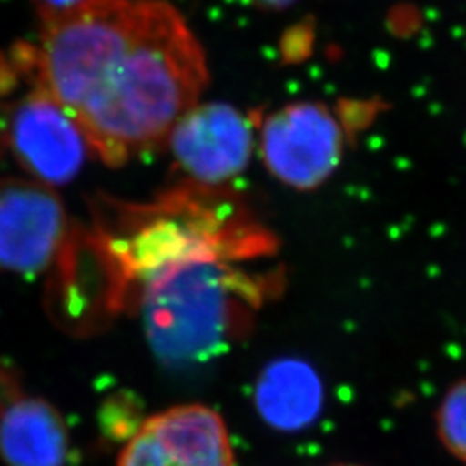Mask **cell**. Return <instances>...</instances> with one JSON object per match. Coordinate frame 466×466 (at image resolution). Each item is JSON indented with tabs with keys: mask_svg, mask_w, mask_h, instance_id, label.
<instances>
[{
	"mask_svg": "<svg viewBox=\"0 0 466 466\" xmlns=\"http://www.w3.org/2000/svg\"><path fill=\"white\" fill-rule=\"evenodd\" d=\"M36 82L82 128L90 149L117 167L165 140L198 106L204 52L182 16L159 0H82L44 9Z\"/></svg>",
	"mask_w": 466,
	"mask_h": 466,
	"instance_id": "cell-1",
	"label": "cell"
},
{
	"mask_svg": "<svg viewBox=\"0 0 466 466\" xmlns=\"http://www.w3.org/2000/svg\"><path fill=\"white\" fill-rule=\"evenodd\" d=\"M73 230L49 185L0 180V271L38 275L63 258Z\"/></svg>",
	"mask_w": 466,
	"mask_h": 466,
	"instance_id": "cell-2",
	"label": "cell"
},
{
	"mask_svg": "<svg viewBox=\"0 0 466 466\" xmlns=\"http://www.w3.org/2000/svg\"><path fill=\"white\" fill-rule=\"evenodd\" d=\"M261 149L269 171L294 188L309 190L327 180L344 150V134L319 104H294L263 125Z\"/></svg>",
	"mask_w": 466,
	"mask_h": 466,
	"instance_id": "cell-3",
	"label": "cell"
},
{
	"mask_svg": "<svg viewBox=\"0 0 466 466\" xmlns=\"http://www.w3.org/2000/svg\"><path fill=\"white\" fill-rule=\"evenodd\" d=\"M5 138L23 167L49 187L71 182L90 149L76 121L36 84L11 111Z\"/></svg>",
	"mask_w": 466,
	"mask_h": 466,
	"instance_id": "cell-4",
	"label": "cell"
},
{
	"mask_svg": "<svg viewBox=\"0 0 466 466\" xmlns=\"http://www.w3.org/2000/svg\"><path fill=\"white\" fill-rule=\"evenodd\" d=\"M117 466H233L230 437L211 408L177 406L138 425Z\"/></svg>",
	"mask_w": 466,
	"mask_h": 466,
	"instance_id": "cell-5",
	"label": "cell"
},
{
	"mask_svg": "<svg viewBox=\"0 0 466 466\" xmlns=\"http://www.w3.org/2000/svg\"><path fill=\"white\" fill-rule=\"evenodd\" d=\"M171 152L194 185L217 188L240 175L252 152V125L225 104L194 106L167 135Z\"/></svg>",
	"mask_w": 466,
	"mask_h": 466,
	"instance_id": "cell-6",
	"label": "cell"
},
{
	"mask_svg": "<svg viewBox=\"0 0 466 466\" xmlns=\"http://www.w3.org/2000/svg\"><path fill=\"white\" fill-rule=\"evenodd\" d=\"M69 435L46 400L15 396L0 411V458L7 466H65Z\"/></svg>",
	"mask_w": 466,
	"mask_h": 466,
	"instance_id": "cell-7",
	"label": "cell"
},
{
	"mask_svg": "<svg viewBox=\"0 0 466 466\" xmlns=\"http://www.w3.org/2000/svg\"><path fill=\"white\" fill-rule=\"evenodd\" d=\"M323 398L317 370L299 358H280L269 363L254 392L258 413L280 432H299L313 425L321 413Z\"/></svg>",
	"mask_w": 466,
	"mask_h": 466,
	"instance_id": "cell-8",
	"label": "cell"
},
{
	"mask_svg": "<svg viewBox=\"0 0 466 466\" xmlns=\"http://www.w3.org/2000/svg\"><path fill=\"white\" fill-rule=\"evenodd\" d=\"M437 431L444 446L466 463V380L446 394L437 411Z\"/></svg>",
	"mask_w": 466,
	"mask_h": 466,
	"instance_id": "cell-9",
	"label": "cell"
},
{
	"mask_svg": "<svg viewBox=\"0 0 466 466\" xmlns=\"http://www.w3.org/2000/svg\"><path fill=\"white\" fill-rule=\"evenodd\" d=\"M80 2L82 0H46V4H47L46 9H50V11H65V9H69V7H73V5L80 4Z\"/></svg>",
	"mask_w": 466,
	"mask_h": 466,
	"instance_id": "cell-10",
	"label": "cell"
},
{
	"mask_svg": "<svg viewBox=\"0 0 466 466\" xmlns=\"http://www.w3.org/2000/svg\"><path fill=\"white\" fill-rule=\"evenodd\" d=\"M259 2H263L265 5H271V7H283V5L292 4L294 0H259Z\"/></svg>",
	"mask_w": 466,
	"mask_h": 466,
	"instance_id": "cell-11",
	"label": "cell"
},
{
	"mask_svg": "<svg viewBox=\"0 0 466 466\" xmlns=\"http://www.w3.org/2000/svg\"><path fill=\"white\" fill-rule=\"evenodd\" d=\"M0 380H2V379H0ZM0 396H16V394H0ZM9 400H0V411L4 410V406H5Z\"/></svg>",
	"mask_w": 466,
	"mask_h": 466,
	"instance_id": "cell-12",
	"label": "cell"
},
{
	"mask_svg": "<svg viewBox=\"0 0 466 466\" xmlns=\"http://www.w3.org/2000/svg\"><path fill=\"white\" fill-rule=\"evenodd\" d=\"M0 135H2V134H0Z\"/></svg>",
	"mask_w": 466,
	"mask_h": 466,
	"instance_id": "cell-13",
	"label": "cell"
}]
</instances>
